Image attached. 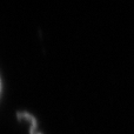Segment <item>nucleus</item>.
Returning <instances> with one entry per match:
<instances>
[{
	"label": "nucleus",
	"mask_w": 134,
	"mask_h": 134,
	"mask_svg": "<svg viewBox=\"0 0 134 134\" xmlns=\"http://www.w3.org/2000/svg\"><path fill=\"white\" fill-rule=\"evenodd\" d=\"M0 93H1V80H0Z\"/></svg>",
	"instance_id": "1"
}]
</instances>
